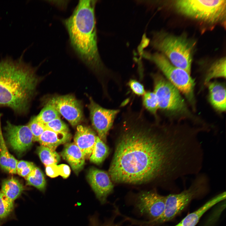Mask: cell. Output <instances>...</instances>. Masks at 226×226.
Returning <instances> with one entry per match:
<instances>
[{"label": "cell", "mask_w": 226, "mask_h": 226, "mask_svg": "<svg viewBox=\"0 0 226 226\" xmlns=\"http://www.w3.org/2000/svg\"><path fill=\"white\" fill-rule=\"evenodd\" d=\"M190 187L178 194L165 196L164 210L159 217L146 221L134 219L132 223L138 226H156L169 221L180 213L196 195L204 190L208 181L205 174L199 173L196 175Z\"/></svg>", "instance_id": "cell-6"}, {"label": "cell", "mask_w": 226, "mask_h": 226, "mask_svg": "<svg viewBox=\"0 0 226 226\" xmlns=\"http://www.w3.org/2000/svg\"><path fill=\"white\" fill-rule=\"evenodd\" d=\"M14 203L8 198L0 191V226L12 213Z\"/></svg>", "instance_id": "cell-27"}, {"label": "cell", "mask_w": 226, "mask_h": 226, "mask_svg": "<svg viewBox=\"0 0 226 226\" xmlns=\"http://www.w3.org/2000/svg\"><path fill=\"white\" fill-rule=\"evenodd\" d=\"M151 45L160 51L175 66L190 74L196 42L183 35L156 33Z\"/></svg>", "instance_id": "cell-5"}, {"label": "cell", "mask_w": 226, "mask_h": 226, "mask_svg": "<svg viewBox=\"0 0 226 226\" xmlns=\"http://www.w3.org/2000/svg\"><path fill=\"white\" fill-rule=\"evenodd\" d=\"M27 125L33 136V141H38L39 137L46 129L45 124L38 121L35 116L31 118Z\"/></svg>", "instance_id": "cell-28"}, {"label": "cell", "mask_w": 226, "mask_h": 226, "mask_svg": "<svg viewBox=\"0 0 226 226\" xmlns=\"http://www.w3.org/2000/svg\"><path fill=\"white\" fill-rule=\"evenodd\" d=\"M208 100L211 105L220 112L226 110V88L223 83L217 81L210 82L207 84Z\"/></svg>", "instance_id": "cell-16"}, {"label": "cell", "mask_w": 226, "mask_h": 226, "mask_svg": "<svg viewBox=\"0 0 226 226\" xmlns=\"http://www.w3.org/2000/svg\"><path fill=\"white\" fill-rule=\"evenodd\" d=\"M71 138V134L69 132H57L46 129L39 137L38 141L41 145L55 150L60 145L69 142Z\"/></svg>", "instance_id": "cell-18"}, {"label": "cell", "mask_w": 226, "mask_h": 226, "mask_svg": "<svg viewBox=\"0 0 226 226\" xmlns=\"http://www.w3.org/2000/svg\"><path fill=\"white\" fill-rule=\"evenodd\" d=\"M35 166L32 162L24 160L18 162L16 171L19 175L26 178Z\"/></svg>", "instance_id": "cell-29"}, {"label": "cell", "mask_w": 226, "mask_h": 226, "mask_svg": "<svg viewBox=\"0 0 226 226\" xmlns=\"http://www.w3.org/2000/svg\"><path fill=\"white\" fill-rule=\"evenodd\" d=\"M96 1H79L72 14L63 23L76 53L100 77L101 85H107L116 80L117 74L105 66L99 54L95 14Z\"/></svg>", "instance_id": "cell-2"}, {"label": "cell", "mask_w": 226, "mask_h": 226, "mask_svg": "<svg viewBox=\"0 0 226 226\" xmlns=\"http://www.w3.org/2000/svg\"><path fill=\"white\" fill-rule=\"evenodd\" d=\"M89 101L88 107L92 124L98 137L105 143L108 133L121 110L103 107L91 97Z\"/></svg>", "instance_id": "cell-9"}, {"label": "cell", "mask_w": 226, "mask_h": 226, "mask_svg": "<svg viewBox=\"0 0 226 226\" xmlns=\"http://www.w3.org/2000/svg\"><path fill=\"white\" fill-rule=\"evenodd\" d=\"M47 103L53 106L73 126L77 125L83 119V111L79 102L70 94L50 98Z\"/></svg>", "instance_id": "cell-12"}, {"label": "cell", "mask_w": 226, "mask_h": 226, "mask_svg": "<svg viewBox=\"0 0 226 226\" xmlns=\"http://www.w3.org/2000/svg\"><path fill=\"white\" fill-rule=\"evenodd\" d=\"M61 155L76 174L83 168L85 158L81 150L74 143H67Z\"/></svg>", "instance_id": "cell-15"}, {"label": "cell", "mask_w": 226, "mask_h": 226, "mask_svg": "<svg viewBox=\"0 0 226 226\" xmlns=\"http://www.w3.org/2000/svg\"><path fill=\"white\" fill-rule=\"evenodd\" d=\"M4 129L8 143L19 155L25 153L32 145L33 136L27 125H16L8 120Z\"/></svg>", "instance_id": "cell-11"}, {"label": "cell", "mask_w": 226, "mask_h": 226, "mask_svg": "<svg viewBox=\"0 0 226 226\" xmlns=\"http://www.w3.org/2000/svg\"><path fill=\"white\" fill-rule=\"evenodd\" d=\"M25 179L27 185L34 186L41 191H45L46 181L43 173L39 168L35 166Z\"/></svg>", "instance_id": "cell-24"}, {"label": "cell", "mask_w": 226, "mask_h": 226, "mask_svg": "<svg viewBox=\"0 0 226 226\" xmlns=\"http://www.w3.org/2000/svg\"><path fill=\"white\" fill-rule=\"evenodd\" d=\"M174 5L179 13L191 18L210 24H225V0H178Z\"/></svg>", "instance_id": "cell-7"}, {"label": "cell", "mask_w": 226, "mask_h": 226, "mask_svg": "<svg viewBox=\"0 0 226 226\" xmlns=\"http://www.w3.org/2000/svg\"><path fill=\"white\" fill-rule=\"evenodd\" d=\"M97 136L89 127L78 125L74 138V143L83 153L85 159H89L92 153Z\"/></svg>", "instance_id": "cell-14"}, {"label": "cell", "mask_w": 226, "mask_h": 226, "mask_svg": "<svg viewBox=\"0 0 226 226\" xmlns=\"http://www.w3.org/2000/svg\"><path fill=\"white\" fill-rule=\"evenodd\" d=\"M175 226H179V224L178 223L177 224H176V225H175Z\"/></svg>", "instance_id": "cell-33"}, {"label": "cell", "mask_w": 226, "mask_h": 226, "mask_svg": "<svg viewBox=\"0 0 226 226\" xmlns=\"http://www.w3.org/2000/svg\"><path fill=\"white\" fill-rule=\"evenodd\" d=\"M226 194L224 191L214 197L196 211L188 214L178 224L179 226H195L206 212L225 199Z\"/></svg>", "instance_id": "cell-17"}, {"label": "cell", "mask_w": 226, "mask_h": 226, "mask_svg": "<svg viewBox=\"0 0 226 226\" xmlns=\"http://www.w3.org/2000/svg\"><path fill=\"white\" fill-rule=\"evenodd\" d=\"M165 202V196L160 195L155 190H153L143 191L137 194L134 205L141 214L151 220L162 215L164 210Z\"/></svg>", "instance_id": "cell-10"}, {"label": "cell", "mask_w": 226, "mask_h": 226, "mask_svg": "<svg viewBox=\"0 0 226 226\" xmlns=\"http://www.w3.org/2000/svg\"><path fill=\"white\" fill-rule=\"evenodd\" d=\"M226 78V58L217 60L210 66L204 78V83L207 84L213 79Z\"/></svg>", "instance_id": "cell-21"}, {"label": "cell", "mask_w": 226, "mask_h": 226, "mask_svg": "<svg viewBox=\"0 0 226 226\" xmlns=\"http://www.w3.org/2000/svg\"><path fill=\"white\" fill-rule=\"evenodd\" d=\"M115 215L113 216L110 218L105 220L104 222H101L95 216L92 218L91 220V226H122L121 222H116L115 218L117 215L116 209L115 210ZM128 226H132L131 225Z\"/></svg>", "instance_id": "cell-32"}, {"label": "cell", "mask_w": 226, "mask_h": 226, "mask_svg": "<svg viewBox=\"0 0 226 226\" xmlns=\"http://www.w3.org/2000/svg\"><path fill=\"white\" fill-rule=\"evenodd\" d=\"M35 117L38 121L46 124L54 119L60 118V115L53 106L47 103L39 114Z\"/></svg>", "instance_id": "cell-26"}, {"label": "cell", "mask_w": 226, "mask_h": 226, "mask_svg": "<svg viewBox=\"0 0 226 226\" xmlns=\"http://www.w3.org/2000/svg\"><path fill=\"white\" fill-rule=\"evenodd\" d=\"M87 178L98 200L102 204L106 203L114 189L108 172L93 167L89 170Z\"/></svg>", "instance_id": "cell-13"}, {"label": "cell", "mask_w": 226, "mask_h": 226, "mask_svg": "<svg viewBox=\"0 0 226 226\" xmlns=\"http://www.w3.org/2000/svg\"><path fill=\"white\" fill-rule=\"evenodd\" d=\"M144 57L154 63L164 75V77L185 96L195 109V83L190 74L186 71L173 65L162 53L150 54L142 52Z\"/></svg>", "instance_id": "cell-8"}, {"label": "cell", "mask_w": 226, "mask_h": 226, "mask_svg": "<svg viewBox=\"0 0 226 226\" xmlns=\"http://www.w3.org/2000/svg\"><path fill=\"white\" fill-rule=\"evenodd\" d=\"M25 190L23 184L17 178L12 177L3 180L1 191L9 200L14 202Z\"/></svg>", "instance_id": "cell-20"}, {"label": "cell", "mask_w": 226, "mask_h": 226, "mask_svg": "<svg viewBox=\"0 0 226 226\" xmlns=\"http://www.w3.org/2000/svg\"><path fill=\"white\" fill-rule=\"evenodd\" d=\"M37 153L42 163L46 166L56 165L60 161L59 154L55 150L41 145L37 150Z\"/></svg>", "instance_id": "cell-23"}, {"label": "cell", "mask_w": 226, "mask_h": 226, "mask_svg": "<svg viewBox=\"0 0 226 226\" xmlns=\"http://www.w3.org/2000/svg\"><path fill=\"white\" fill-rule=\"evenodd\" d=\"M0 113V167L9 173H16V168L18 160L8 151L2 132Z\"/></svg>", "instance_id": "cell-19"}, {"label": "cell", "mask_w": 226, "mask_h": 226, "mask_svg": "<svg viewBox=\"0 0 226 226\" xmlns=\"http://www.w3.org/2000/svg\"><path fill=\"white\" fill-rule=\"evenodd\" d=\"M23 56L0 60V107L9 108L19 115L28 113L41 78L36 68L25 62Z\"/></svg>", "instance_id": "cell-3"}, {"label": "cell", "mask_w": 226, "mask_h": 226, "mask_svg": "<svg viewBox=\"0 0 226 226\" xmlns=\"http://www.w3.org/2000/svg\"><path fill=\"white\" fill-rule=\"evenodd\" d=\"M127 84L132 92L138 96H143L146 92L143 84L136 79H130Z\"/></svg>", "instance_id": "cell-31"}, {"label": "cell", "mask_w": 226, "mask_h": 226, "mask_svg": "<svg viewBox=\"0 0 226 226\" xmlns=\"http://www.w3.org/2000/svg\"><path fill=\"white\" fill-rule=\"evenodd\" d=\"M109 152V148L108 146L97 136L89 158L90 161L95 164H100L108 156Z\"/></svg>", "instance_id": "cell-22"}, {"label": "cell", "mask_w": 226, "mask_h": 226, "mask_svg": "<svg viewBox=\"0 0 226 226\" xmlns=\"http://www.w3.org/2000/svg\"><path fill=\"white\" fill-rule=\"evenodd\" d=\"M142 103L144 108L153 115L156 120H159L157 116L159 109L158 102L156 96L153 91H146L142 96Z\"/></svg>", "instance_id": "cell-25"}, {"label": "cell", "mask_w": 226, "mask_h": 226, "mask_svg": "<svg viewBox=\"0 0 226 226\" xmlns=\"http://www.w3.org/2000/svg\"><path fill=\"white\" fill-rule=\"evenodd\" d=\"M46 129L57 132H68L69 129L67 126L60 118L51 121L45 124Z\"/></svg>", "instance_id": "cell-30"}, {"label": "cell", "mask_w": 226, "mask_h": 226, "mask_svg": "<svg viewBox=\"0 0 226 226\" xmlns=\"http://www.w3.org/2000/svg\"><path fill=\"white\" fill-rule=\"evenodd\" d=\"M131 105L115 127L117 139L108 172L113 182L168 184L193 175L199 148L193 132L183 124L151 121L143 109Z\"/></svg>", "instance_id": "cell-1"}, {"label": "cell", "mask_w": 226, "mask_h": 226, "mask_svg": "<svg viewBox=\"0 0 226 226\" xmlns=\"http://www.w3.org/2000/svg\"><path fill=\"white\" fill-rule=\"evenodd\" d=\"M150 75L159 109L171 119H190L197 126L204 124L194 118L180 91L159 73H151Z\"/></svg>", "instance_id": "cell-4"}]
</instances>
